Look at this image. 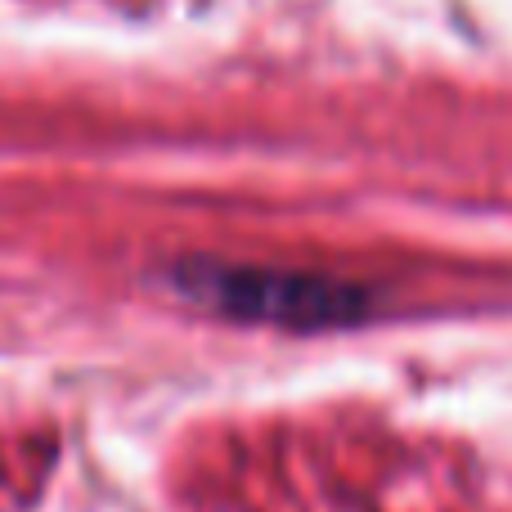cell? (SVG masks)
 <instances>
[{"label": "cell", "instance_id": "6da1fadb", "mask_svg": "<svg viewBox=\"0 0 512 512\" xmlns=\"http://www.w3.org/2000/svg\"><path fill=\"white\" fill-rule=\"evenodd\" d=\"M171 288L203 310L243 324L292 328V333H319V328L360 324L373 310L369 288L337 274L315 270H279V265H239V261H180L171 270Z\"/></svg>", "mask_w": 512, "mask_h": 512}]
</instances>
